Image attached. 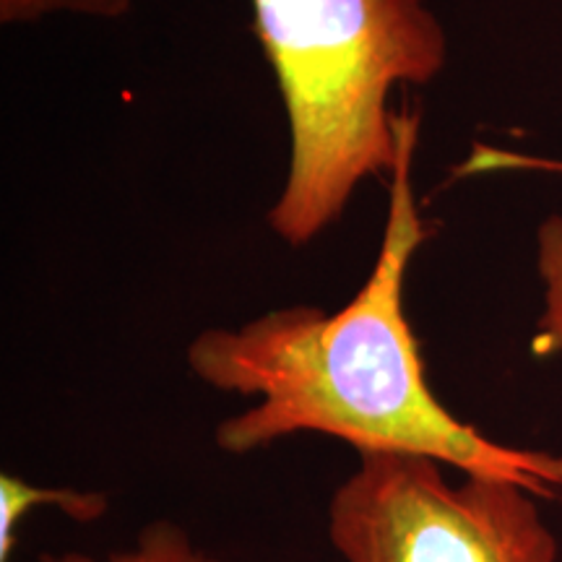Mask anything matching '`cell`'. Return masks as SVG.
<instances>
[{
	"label": "cell",
	"mask_w": 562,
	"mask_h": 562,
	"mask_svg": "<svg viewBox=\"0 0 562 562\" xmlns=\"http://www.w3.org/2000/svg\"><path fill=\"white\" fill-rule=\"evenodd\" d=\"M42 505L60 510L74 524H97L108 516L110 497L91 490L40 487L19 474H0V562L13 560L21 521Z\"/></svg>",
	"instance_id": "5b68a950"
},
{
	"label": "cell",
	"mask_w": 562,
	"mask_h": 562,
	"mask_svg": "<svg viewBox=\"0 0 562 562\" xmlns=\"http://www.w3.org/2000/svg\"><path fill=\"white\" fill-rule=\"evenodd\" d=\"M32 562H229L203 550L191 539L182 526L167 518L146 524L138 531L136 542L125 550L110 552L104 558H91L87 552H63V554H40Z\"/></svg>",
	"instance_id": "8992f818"
},
{
	"label": "cell",
	"mask_w": 562,
	"mask_h": 562,
	"mask_svg": "<svg viewBox=\"0 0 562 562\" xmlns=\"http://www.w3.org/2000/svg\"><path fill=\"white\" fill-rule=\"evenodd\" d=\"M398 157L375 266L336 313L279 307L237 328H206L188 344V368L220 393L256 396L214 430L216 448L248 456L292 435L349 442L357 453H412L461 474L508 480L542 501L562 492V456L503 446L446 409L427 383L406 318V273L427 243L414 199L419 115L396 110Z\"/></svg>",
	"instance_id": "6da1fadb"
},
{
	"label": "cell",
	"mask_w": 562,
	"mask_h": 562,
	"mask_svg": "<svg viewBox=\"0 0 562 562\" xmlns=\"http://www.w3.org/2000/svg\"><path fill=\"white\" fill-rule=\"evenodd\" d=\"M290 123V170L269 227L305 248L339 222L362 180L398 157V87L440 74L448 40L425 0H250Z\"/></svg>",
	"instance_id": "7a4b0ae2"
},
{
	"label": "cell",
	"mask_w": 562,
	"mask_h": 562,
	"mask_svg": "<svg viewBox=\"0 0 562 562\" xmlns=\"http://www.w3.org/2000/svg\"><path fill=\"white\" fill-rule=\"evenodd\" d=\"M412 453H357L328 501L341 562H560V544L521 484L482 474L448 480Z\"/></svg>",
	"instance_id": "3957f363"
},
{
	"label": "cell",
	"mask_w": 562,
	"mask_h": 562,
	"mask_svg": "<svg viewBox=\"0 0 562 562\" xmlns=\"http://www.w3.org/2000/svg\"><path fill=\"white\" fill-rule=\"evenodd\" d=\"M133 0H0L3 24H34L45 16L74 13V16L115 21L131 13Z\"/></svg>",
	"instance_id": "52a82bcc"
},
{
	"label": "cell",
	"mask_w": 562,
	"mask_h": 562,
	"mask_svg": "<svg viewBox=\"0 0 562 562\" xmlns=\"http://www.w3.org/2000/svg\"><path fill=\"white\" fill-rule=\"evenodd\" d=\"M501 170H547L562 172L560 159H539L526 154L492 149L476 144L469 159L456 175H480ZM539 273L544 279V313L533 334L531 351L537 357H552L562 351V220L552 216L539 229Z\"/></svg>",
	"instance_id": "277c9868"
}]
</instances>
